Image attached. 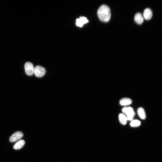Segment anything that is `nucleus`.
I'll list each match as a JSON object with an SVG mask.
<instances>
[{
  "mask_svg": "<svg viewBox=\"0 0 162 162\" xmlns=\"http://www.w3.org/2000/svg\"><path fill=\"white\" fill-rule=\"evenodd\" d=\"M97 15L99 20L101 21L105 22H109L111 16L110 8L106 5H102L98 10Z\"/></svg>",
  "mask_w": 162,
  "mask_h": 162,
  "instance_id": "f257e3e1",
  "label": "nucleus"
},
{
  "mask_svg": "<svg viewBox=\"0 0 162 162\" xmlns=\"http://www.w3.org/2000/svg\"><path fill=\"white\" fill-rule=\"evenodd\" d=\"M123 113L126 116L128 121H132L135 115V112L133 108L130 107H125L122 109Z\"/></svg>",
  "mask_w": 162,
  "mask_h": 162,
  "instance_id": "f03ea898",
  "label": "nucleus"
},
{
  "mask_svg": "<svg viewBox=\"0 0 162 162\" xmlns=\"http://www.w3.org/2000/svg\"><path fill=\"white\" fill-rule=\"evenodd\" d=\"M46 72L45 68L42 67L38 66L34 68V74L37 77L41 78L43 77Z\"/></svg>",
  "mask_w": 162,
  "mask_h": 162,
  "instance_id": "7ed1b4c3",
  "label": "nucleus"
},
{
  "mask_svg": "<svg viewBox=\"0 0 162 162\" xmlns=\"http://www.w3.org/2000/svg\"><path fill=\"white\" fill-rule=\"evenodd\" d=\"M26 74L28 76L32 75L34 73V68L33 64L30 62L26 63L24 65Z\"/></svg>",
  "mask_w": 162,
  "mask_h": 162,
  "instance_id": "20e7f679",
  "label": "nucleus"
},
{
  "mask_svg": "<svg viewBox=\"0 0 162 162\" xmlns=\"http://www.w3.org/2000/svg\"><path fill=\"white\" fill-rule=\"evenodd\" d=\"M23 135V134L22 132L20 131L16 132L10 137V141L11 142H16L21 139Z\"/></svg>",
  "mask_w": 162,
  "mask_h": 162,
  "instance_id": "39448f33",
  "label": "nucleus"
},
{
  "mask_svg": "<svg viewBox=\"0 0 162 162\" xmlns=\"http://www.w3.org/2000/svg\"><path fill=\"white\" fill-rule=\"evenodd\" d=\"M88 22L89 21L86 18L81 17L80 18L76 19V24L77 26L82 27L84 24H87Z\"/></svg>",
  "mask_w": 162,
  "mask_h": 162,
  "instance_id": "423d86ee",
  "label": "nucleus"
},
{
  "mask_svg": "<svg viewBox=\"0 0 162 162\" xmlns=\"http://www.w3.org/2000/svg\"><path fill=\"white\" fill-rule=\"evenodd\" d=\"M144 18L147 20H150L152 16V13L149 8L145 9L143 13Z\"/></svg>",
  "mask_w": 162,
  "mask_h": 162,
  "instance_id": "0eeeda50",
  "label": "nucleus"
},
{
  "mask_svg": "<svg viewBox=\"0 0 162 162\" xmlns=\"http://www.w3.org/2000/svg\"><path fill=\"white\" fill-rule=\"evenodd\" d=\"M134 20L138 24H141L144 22V18L142 15L140 13H138L135 16Z\"/></svg>",
  "mask_w": 162,
  "mask_h": 162,
  "instance_id": "6e6552de",
  "label": "nucleus"
},
{
  "mask_svg": "<svg viewBox=\"0 0 162 162\" xmlns=\"http://www.w3.org/2000/svg\"><path fill=\"white\" fill-rule=\"evenodd\" d=\"M132 103V100L128 98H124L121 99L120 104L122 106H127L131 104Z\"/></svg>",
  "mask_w": 162,
  "mask_h": 162,
  "instance_id": "1a4fd4ad",
  "label": "nucleus"
},
{
  "mask_svg": "<svg viewBox=\"0 0 162 162\" xmlns=\"http://www.w3.org/2000/svg\"><path fill=\"white\" fill-rule=\"evenodd\" d=\"M119 118L120 123L123 125L126 124L128 120L126 116L124 114H120L119 116Z\"/></svg>",
  "mask_w": 162,
  "mask_h": 162,
  "instance_id": "9d476101",
  "label": "nucleus"
},
{
  "mask_svg": "<svg viewBox=\"0 0 162 162\" xmlns=\"http://www.w3.org/2000/svg\"><path fill=\"white\" fill-rule=\"evenodd\" d=\"M138 114L140 118L142 120H145L146 118V113L143 108L139 107L138 110Z\"/></svg>",
  "mask_w": 162,
  "mask_h": 162,
  "instance_id": "9b49d317",
  "label": "nucleus"
},
{
  "mask_svg": "<svg viewBox=\"0 0 162 162\" xmlns=\"http://www.w3.org/2000/svg\"><path fill=\"white\" fill-rule=\"evenodd\" d=\"M25 142L23 140H21L18 142L13 146V148L16 150L21 149L24 145Z\"/></svg>",
  "mask_w": 162,
  "mask_h": 162,
  "instance_id": "f8f14e48",
  "label": "nucleus"
},
{
  "mask_svg": "<svg viewBox=\"0 0 162 162\" xmlns=\"http://www.w3.org/2000/svg\"><path fill=\"white\" fill-rule=\"evenodd\" d=\"M141 125V122L137 120L132 121L130 124V126L133 127H138L140 126Z\"/></svg>",
  "mask_w": 162,
  "mask_h": 162,
  "instance_id": "ddd939ff",
  "label": "nucleus"
}]
</instances>
